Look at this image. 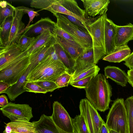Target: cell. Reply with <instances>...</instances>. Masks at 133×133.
<instances>
[{
    "mask_svg": "<svg viewBox=\"0 0 133 133\" xmlns=\"http://www.w3.org/2000/svg\"><path fill=\"white\" fill-rule=\"evenodd\" d=\"M72 76V75L65 72L60 75L55 82L59 88L67 87L70 83Z\"/></svg>",
    "mask_w": 133,
    "mask_h": 133,
    "instance_id": "cell-34",
    "label": "cell"
},
{
    "mask_svg": "<svg viewBox=\"0 0 133 133\" xmlns=\"http://www.w3.org/2000/svg\"><path fill=\"white\" fill-rule=\"evenodd\" d=\"M29 72V70L27 68L17 82L9 87L5 92L11 101H15L18 96L26 91L25 85Z\"/></svg>",
    "mask_w": 133,
    "mask_h": 133,
    "instance_id": "cell-21",
    "label": "cell"
},
{
    "mask_svg": "<svg viewBox=\"0 0 133 133\" xmlns=\"http://www.w3.org/2000/svg\"><path fill=\"white\" fill-rule=\"evenodd\" d=\"M109 133H119L117 132L112 130H109Z\"/></svg>",
    "mask_w": 133,
    "mask_h": 133,
    "instance_id": "cell-46",
    "label": "cell"
},
{
    "mask_svg": "<svg viewBox=\"0 0 133 133\" xmlns=\"http://www.w3.org/2000/svg\"><path fill=\"white\" fill-rule=\"evenodd\" d=\"M104 71L105 76L122 87L126 86L128 82V77L124 70L117 67L108 66L104 68Z\"/></svg>",
    "mask_w": 133,
    "mask_h": 133,
    "instance_id": "cell-18",
    "label": "cell"
},
{
    "mask_svg": "<svg viewBox=\"0 0 133 133\" xmlns=\"http://www.w3.org/2000/svg\"><path fill=\"white\" fill-rule=\"evenodd\" d=\"M30 55L27 50L23 52L14 61L0 70V81L11 85L17 82L30 64Z\"/></svg>",
    "mask_w": 133,
    "mask_h": 133,
    "instance_id": "cell-5",
    "label": "cell"
},
{
    "mask_svg": "<svg viewBox=\"0 0 133 133\" xmlns=\"http://www.w3.org/2000/svg\"><path fill=\"white\" fill-rule=\"evenodd\" d=\"M7 97L4 95L0 96V106L1 108L4 107L9 104Z\"/></svg>",
    "mask_w": 133,
    "mask_h": 133,
    "instance_id": "cell-42",
    "label": "cell"
},
{
    "mask_svg": "<svg viewBox=\"0 0 133 133\" xmlns=\"http://www.w3.org/2000/svg\"><path fill=\"white\" fill-rule=\"evenodd\" d=\"M133 40V24L129 23L124 26L116 24L115 38L116 48L127 45L130 41Z\"/></svg>",
    "mask_w": 133,
    "mask_h": 133,
    "instance_id": "cell-15",
    "label": "cell"
},
{
    "mask_svg": "<svg viewBox=\"0 0 133 133\" xmlns=\"http://www.w3.org/2000/svg\"><path fill=\"white\" fill-rule=\"evenodd\" d=\"M56 23L48 17L41 18L35 23L30 25L23 34L26 36L32 37L39 35L46 30H50L52 33Z\"/></svg>",
    "mask_w": 133,
    "mask_h": 133,
    "instance_id": "cell-14",
    "label": "cell"
},
{
    "mask_svg": "<svg viewBox=\"0 0 133 133\" xmlns=\"http://www.w3.org/2000/svg\"><path fill=\"white\" fill-rule=\"evenodd\" d=\"M54 45L56 53L68 70L69 73L72 75L74 71L76 61L56 41L54 44Z\"/></svg>",
    "mask_w": 133,
    "mask_h": 133,
    "instance_id": "cell-22",
    "label": "cell"
},
{
    "mask_svg": "<svg viewBox=\"0 0 133 133\" xmlns=\"http://www.w3.org/2000/svg\"><path fill=\"white\" fill-rule=\"evenodd\" d=\"M36 133H63L53 121L51 116L42 115L37 121H33Z\"/></svg>",
    "mask_w": 133,
    "mask_h": 133,
    "instance_id": "cell-17",
    "label": "cell"
},
{
    "mask_svg": "<svg viewBox=\"0 0 133 133\" xmlns=\"http://www.w3.org/2000/svg\"><path fill=\"white\" fill-rule=\"evenodd\" d=\"M36 37H30L22 34L19 37L17 44L22 51L29 49L35 41Z\"/></svg>",
    "mask_w": 133,
    "mask_h": 133,
    "instance_id": "cell-32",
    "label": "cell"
},
{
    "mask_svg": "<svg viewBox=\"0 0 133 133\" xmlns=\"http://www.w3.org/2000/svg\"><path fill=\"white\" fill-rule=\"evenodd\" d=\"M3 133H4L3 132Z\"/></svg>",
    "mask_w": 133,
    "mask_h": 133,
    "instance_id": "cell-48",
    "label": "cell"
},
{
    "mask_svg": "<svg viewBox=\"0 0 133 133\" xmlns=\"http://www.w3.org/2000/svg\"><path fill=\"white\" fill-rule=\"evenodd\" d=\"M52 34L62 37L73 44L81 46L72 37L63 30L56 25V24Z\"/></svg>",
    "mask_w": 133,
    "mask_h": 133,
    "instance_id": "cell-33",
    "label": "cell"
},
{
    "mask_svg": "<svg viewBox=\"0 0 133 133\" xmlns=\"http://www.w3.org/2000/svg\"><path fill=\"white\" fill-rule=\"evenodd\" d=\"M93 76H90L71 83L72 86L78 89H84L87 88Z\"/></svg>",
    "mask_w": 133,
    "mask_h": 133,
    "instance_id": "cell-38",
    "label": "cell"
},
{
    "mask_svg": "<svg viewBox=\"0 0 133 133\" xmlns=\"http://www.w3.org/2000/svg\"><path fill=\"white\" fill-rule=\"evenodd\" d=\"M55 39L54 36L49 30H44L36 37V39L31 47L28 50L30 55L42 46L44 45Z\"/></svg>",
    "mask_w": 133,
    "mask_h": 133,
    "instance_id": "cell-25",
    "label": "cell"
},
{
    "mask_svg": "<svg viewBox=\"0 0 133 133\" xmlns=\"http://www.w3.org/2000/svg\"><path fill=\"white\" fill-rule=\"evenodd\" d=\"M6 124L11 127L12 133H36L33 122L18 120Z\"/></svg>",
    "mask_w": 133,
    "mask_h": 133,
    "instance_id": "cell-24",
    "label": "cell"
},
{
    "mask_svg": "<svg viewBox=\"0 0 133 133\" xmlns=\"http://www.w3.org/2000/svg\"><path fill=\"white\" fill-rule=\"evenodd\" d=\"M116 24L111 20L106 19L105 35L107 55L112 52L115 49V43Z\"/></svg>",
    "mask_w": 133,
    "mask_h": 133,
    "instance_id": "cell-20",
    "label": "cell"
},
{
    "mask_svg": "<svg viewBox=\"0 0 133 133\" xmlns=\"http://www.w3.org/2000/svg\"><path fill=\"white\" fill-rule=\"evenodd\" d=\"M132 70H133V69H132Z\"/></svg>",
    "mask_w": 133,
    "mask_h": 133,
    "instance_id": "cell-47",
    "label": "cell"
},
{
    "mask_svg": "<svg viewBox=\"0 0 133 133\" xmlns=\"http://www.w3.org/2000/svg\"><path fill=\"white\" fill-rule=\"evenodd\" d=\"M26 91L35 93L46 94L47 92L39 86L32 82L26 81L25 85Z\"/></svg>",
    "mask_w": 133,
    "mask_h": 133,
    "instance_id": "cell-37",
    "label": "cell"
},
{
    "mask_svg": "<svg viewBox=\"0 0 133 133\" xmlns=\"http://www.w3.org/2000/svg\"><path fill=\"white\" fill-rule=\"evenodd\" d=\"M105 123L109 130L119 133H128L127 113L123 98H118L114 101L108 114Z\"/></svg>",
    "mask_w": 133,
    "mask_h": 133,
    "instance_id": "cell-4",
    "label": "cell"
},
{
    "mask_svg": "<svg viewBox=\"0 0 133 133\" xmlns=\"http://www.w3.org/2000/svg\"><path fill=\"white\" fill-rule=\"evenodd\" d=\"M74 133H89L83 116L80 114L74 118H71Z\"/></svg>",
    "mask_w": 133,
    "mask_h": 133,
    "instance_id": "cell-28",
    "label": "cell"
},
{
    "mask_svg": "<svg viewBox=\"0 0 133 133\" xmlns=\"http://www.w3.org/2000/svg\"><path fill=\"white\" fill-rule=\"evenodd\" d=\"M131 51L128 45L116 47L110 54L104 57L103 59L111 62L120 63L124 61L131 54Z\"/></svg>",
    "mask_w": 133,
    "mask_h": 133,
    "instance_id": "cell-23",
    "label": "cell"
},
{
    "mask_svg": "<svg viewBox=\"0 0 133 133\" xmlns=\"http://www.w3.org/2000/svg\"><path fill=\"white\" fill-rule=\"evenodd\" d=\"M99 133H109V130L104 121L102 124Z\"/></svg>",
    "mask_w": 133,
    "mask_h": 133,
    "instance_id": "cell-44",
    "label": "cell"
},
{
    "mask_svg": "<svg viewBox=\"0 0 133 133\" xmlns=\"http://www.w3.org/2000/svg\"><path fill=\"white\" fill-rule=\"evenodd\" d=\"M53 15L58 13L75 17L86 25L89 18L85 10L81 8L74 0H55L47 10Z\"/></svg>",
    "mask_w": 133,
    "mask_h": 133,
    "instance_id": "cell-7",
    "label": "cell"
},
{
    "mask_svg": "<svg viewBox=\"0 0 133 133\" xmlns=\"http://www.w3.org/2000/svg\"><path fill=\"white\" fill-rule=\"evenodd\" d=\"M128 119V133H133V95L124 101Z\"/></svg>",
    "mask_w": 133,
    "mask_h": 133,
    "instance_id": "cell-30",
    "label": "cell"
},
{
    "mask_svg": "<svg viewBox=\"0 0 133 133\" xmlns=\"http://www.w3.org/2000/svg\"><path fill=\"white\" fill-rule=\"evenodd\" d=\"M128 77V82L133 88V70H128L127 73Z\"/></svg>",
    "mask_w": 133,
    "mask_h": 133,
    "instance_id": "cell-43",
    "label": "cell"
},
{
    "mask_svg": "<svg viewBox=\"0 0 133 133\" xmlns=\"http://www.w3.org/2000/svg\"><path fill=\"white\" fill-rule=\"evenodd\" d=\"M3 115L11 121L23 120L29 121L33 117L32 108L26 104H16L10 102L0 108Z\"/></svg>",
    "mask_w": 133,
    "mask_h": 133,
    "instance_id": "cell-9",
    "label": "cell"
},
{
    "mask_svg": "<svg viewBox=\"0 0 133 133\" xmlns=\"http://www.w3.org/2000/svg\"><path fill=\"white\" fill-rule=\"evenodd\" d=\"M56 41L55 38L54 40L42 46L30 55V64L28 68L29 72L45 58Z\"/></svg>",
    "mask_w": 133,
    "mask_h": 133,
    "instance_id": "cell-19",
    "label": "cell"
},
{
    "mask_svg": "<svg viewBox=\"0 0 133 133\" xmlns=\"http://www.w3.org/2000/svg\"><path fill=\"white\" fill-rule=\"evenodd\" d=\"M14 16L7 17L0 25V46H6L7 45Z\"/></svg>",
    "mask_w": 133,
    "mask_h": 133,
    "instance_id": "cell-27",
    "label": "cell"
},
{
    "mask_svg": "<svg viewBox=\"0 0 133 133\" xmlns=\"http://www.w3.org/2000/svg\"><path fill=\"white\" fill-rule=\"evenodd\" d=\"M106 12L100 16L97 19L89 18L85 23L86 28L92 38L96 64L107 55L105 35L106 21L107 18Z\"/></svg>",
    "mask_w": 133,
    "mask_h": 133,
    "instance_id": "cell-3",
    "label": "cell"
},
{
    "mask_svg": "<svg viewBox=\"0 0 133 133\" xmlns=\"http://www.w3.org/2000/svg\"><path fill=\"white\" fill-rule=\"evenodd\" d=\"M79 107L80 114L84 118L89 133H99L104 121L97 110L86 98L80 100Z\"/></svg>",
    "mask_w": 133,
    "mask_h": 133,
    "instance_id": "cell-8",
    "label": "cell"
},
{
    "mask_svg": "<svg viewBox=\"0 0 133 133\" xmlns=\"http://www.w3.org/2000/svg\"><path fill=\"white\" fill-rule=\"evenodd\" d=\"M16 8L22 11L25 14L27 13L29 17V21L28 24L25 26L23 31V33L25 30L30 25V23L33 21H32L34 17L35 16H39V14L37 11H34V9H30L23 6H18Z\"/></svg>",
    "mask_w": 133,
    "mask_h": 133,
    "instance_id": "cell-36",
    "label": "cell"
},
{
    "mask_svg": "<svg viewBox=\"0 0 133 133\" xmlns=\"http://www.w3.org/2000/svg\"><path fill=\"white\" fill-rule=\"evenodd\" d=\"M100 70L99 68L97 65H96L74 76H72L69 84H70L72 82L89 76H95L98 74Z\"/></svg>",
    "mask_w": 133,
    "mask_h": 133,
    "instance_id": "cell-31",
    "label": "cell"
},
{
    "mask_svg": "<svg viewBox=\"0 0 133 133\" xmlns=\"http://www.w3.org/2000/svg\"><path fill=\"white\" fill-rule=\"evenodd\" d=\"M87 99L97 110L104 112L109 109L112 88L105 75L97 74L84 89Z\"/></svg>",
    "mask_w": 133,
    "mask_h": 133,
    "instance_id": "cell-2",
    "label": "cell"
},
{
    "mask_svg": "<svg viewBox=\"0 0 133 133\" xmlns=\"http://www.w3.org/2000/svg\"><path fill=\"white\" fill-rule=\"evenodd\" d=\"M0 25L7 17L14 16V12L15 7L5 1L0 2Z\"/></svg>",
    "mask_w": 133,
    "mask_h": 133,
    "instance_id": "cell-29",
    "label": "cell"
},
{
    "mask_svg": "<svg viewBox=\"0 0 133 133\" xmlns=\"http://www.w3.org/2000/svg\"><path fill=\"white\" fill-rule=\"evenodd\" d=\"M64 16L73 24L84 31L88 32L84 23L73 16L65 15Z\"/></svg>",
    "mask_w": 133,
    "mask_h": 133,
    "instance_id": "cell-39",
    "label": "cell"
},
{
    "mask_svg": "<svg viewBox=\"0 0 133 133\" xmlns=\"http://www.w3.org/2000/svg\"><path fill=\"white\" fill-rule=\"evenodd\" d=\"M54 35L56 42L75 61L83 51L81 46L73 44L62 37Z\"/></svg>",
    "mask_w": 133,
    "mask_h": 133,
    "instance_id": "cell-26",
    "label": "cell"
},
{
    "mask_svg": "<svg viewBox=\"0 0 133 133\" xmlns=\"http://www.w3.org/2000/svg\"><path fill=\"white\" fill-rule=\"evenodd\" d=\"M3 132L4 133H12L11 129V127L9 126L6 124L5 127V129Z\"/></svg>",
    "mask_w": 133,
    "mask_h": 133,
    "instance_id": "cell-45",
    "label": "cell"
},
{
    "mask_svg": "<svg viewBox=\"0 0 133 133\" xmlns=\"http://www.w3.org/2000/svg\"><path fill=\"white\" fill-rule=\"evenodd\" d=\"M15 15L11 26L9 41L7 45L8 46L12 44H17L18 41L23 33L25 26L22 21L24 15L25 13L15 7Z\"/></svg>",
    "mask_w": 133,
    "mask_h": 133,
    "instance_id": "cell-11",
    "label": "cell"
},
{
    "mask_svg": "<svg viewBox=\"0 0 133 133\" xmlns=\"http://www.w3.org/2000/svg\"><path fill=\"white\" fill-rule=\"evenodd\" d=\"M17 44L0 46V70L14 61L23 52Z\"/></svg>",
    "mask_w": 133,
    "mask_h": 133,
    "instance_id": "cell-16",
    "label": "cell"
},
{
    "mask_svg": "<svg viewBox=\"0 0 133 133\" xmlns=\"http://www.w3.org/2000/svg\"><path fill=\"white\" fill-rule=\"evenodd\" d=\"M53 112L51 117L55 124L62 130L74 133L71 118L64 107L57 101L53 104Z\"/></svg>",
    "mask_w": 133,
    "mask_h": 133,
    "instance_id": "cell-10",
    "label": "cell"
},
{
    "mask_svg": "<svg viewBox=\"0 0 133 133\" xmlns=\"http://www.w3.org/2000/svg\"><path fill=\"white\" fill-rule=\"evenodd\" d=\"M86 13L89 16H102L106 12L110 2L109 0H81Z\"/></svg>",
    "mask_w": 133,
    "mask_h": 133,
    "instance_id": "cell-13",
    "label": "cell"
},
{
    "mask_svg": "<svg viewBox=\"0 0 133 133\" xmlns=\"http://www.w3.org/2000/svg\"><path fill=\"white\" fill-rule=\"evenodd\" d=\"M32 82L40 87L47 92H52L59 88L55 82L52 81H37Z\"/></svg>",
    "mask_w": 133,
    "mask_h": 133,
    "instance_id": "cell-35",
    "label": "cell"
},
{
    "mask_svg": "<svg viewBox=\"0 0 133 133\" xmlns=\"http://www.w3.org/2000/svg\"><path fill=\"white\" fill-rule=\"evenodd\" d=\"M65 72L69 73L56 53L53 45L45 58L29 73L26 80L30 82H55L60 75Z\"/></svg>",
    "mask_w": 133,
    "mask_h": 133,
    "instance_id": "cell-1",
    "label": "cell"
},
{
    "mask_svg": "<svg viewBox=\"0 0 133 133\" xmlns=\"http://www.w3.org/2000/svg\"><path fill=\"white\" fill-rule=\"evenodd\" d=\"M124 61L125 63L124 64L130 70L133 69V51Z\"/></svg>",
    "mask_w": 133,
    "mask_h": 133,
    "instance_id": "cell-40",
    "label": "cell"
},
{
    "mask_svg": "<svg viewBox=\"0 0 133 133\" xmlns=\"http://www.w3.org/2000/svg\"><path fill=\"white\" fill-rule=\"evenodd\" d=\"M11 86L9 84L3 81H0V94L5 93Z\"/></svg>",
    "mask_w": 133,
    "mask_h": 133,
    "instance_id": "cell-41",
    "label": "cell"
},
{
    "mask_svg": "<svg viewBox=\"0 0 133 133\" xmlns=\"http://www.w3.org/2000/svg\"><path fill=\"white\" fill-rule=\"evenodd\" d=\"M56 25L73 38L84 49L92 48V41L89 33L75 25L64 15L58 13Z\"/></svg>",
    "mask_w": 133,
    "mask_h": 133,
    "instance_id": "cell-6",
    "label": "cell"
},
{
    "mask_svg": "<svg viewBox=\"0 0 133 133\" xmlns=\"http://www.w3.org/2000/svg\"><path fill=\"white\" fill-rule=\"evenodd\" d=\"M96 65L93 48L84 49L76 60L72 76Z\"/></svg>",
    "mask_w": 133,
    "mask_h": 133,
    "instance_id": "cell-12",
    "label": "cell"
}]
</instances>
